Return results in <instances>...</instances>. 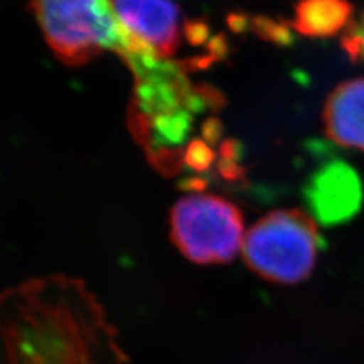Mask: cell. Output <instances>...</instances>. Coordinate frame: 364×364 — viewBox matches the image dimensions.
I'll list each match as a JSON object with an SVG mask.
<instances>
[{
    "label": "cell",
    "instance_id": "6",
    "mask_svg": "<svg viewBox=\"0 0 364 364\" xmlns=\"http://www.w3.org/2000/svg\"><path fill=\"white\" fill-rule=\"evenodd\" d=\"M305 199L317 220L337 225L358 211L363 187L354 168L336 161L316 172L305 188Z\"/></svg>",
    "mask_w": 364,
    "mask_h": 364
},
{
    "label": "cell",
    "instance_id": "8",
    "mask_svg": "<svg viewBox=\"0 0 364 364\" xmlns=\"http://www.w3.org/2000/svg\"><path fill=\"white\" fill-rule=\"evenodd\" d=\"M352 14L349 0H299L291 26L305 37H333L349 26Z\"/></svg>",
    "mask_w": 364,
    "mask_h": 364
},
{
    "label": "cell",
    "instance_id": "2",
    "mask_svg": "<svg viewBox=\"0 0 364 364\" xmlns=\"http://www.w3.org/2000/svg\"><path fill=\"white\" fill-rule=\"evenodd\" d=\"M46 40L70 65L88 63L104 50L122 58L136 44L119 20L111 0H32Z\"/></svg>",
    "mask_w": 364,
    "mask_h": 364
},
{
    "label": "cell",
    "instance_id": "5",
    "mask_svg": "<svg viewBox=\"0 0 364 364\" xmlns=\"http://www.w3.org/2000/svg\"><path fill=\"white\" fill-rule=\"evenodd\" d=\"M129 36L161 58L178 52L182 40L179 8L172 0H111Z\"/></svg>",
    "mask_w": 364,
    "mask_h": 364
},
{
    "label": "cell",
    "instance_id": "9",
    "mask_svg": "<svg viewBox=\"0 0 364 364\" xmlns=\"http://www.w3.org/2000/svg\"><path fill=\"white\" fill-rule=\"evenodd\" d=\"M341 44L352 61H364V14L349 23Z\"/></svg>",
    "mask_w": 364,
    "mask_h": 364
},
{
    "label": "cell",
    "instance_id": "4",
    "mask_svg": "<svg viewBox=\"0 0 364 364\" xmlns=\"http://www.w3.org/2000/svg\"><path fill=\"white\" fill-rule=\"evenodd\" d=\"M170 237L193 263H230L243 247V215L223 198L190 195L179 199L172 210Z\"/></svg>",
    "mask_w": 364,
    "mask_h": 364
},
{
    "label": "cell",
    "instance_id": "1",
    "mask_svg": "<svg viewBox=\"0 0 364 364\" xmlns=\"http://www.w3.org/2000/svg\"><path fill=\"white\" fill-rule=\"evenodd\" d=\"M0 364H128L82 279L33 278L0 293Z\"/></svg>",
    "mask_w": 364,
    "mask_h": 364
},
{
    "label": "cell",
    "instance_id": "7",
    "mask_svg": "<svg viewBox=\"0 0 364 364\" xmlns=\"http://www.w3.org/2000/svg\"><path fill=\"white\" fill-rule=\"evenodd\" d=\"M323 127L337 144L364 151V79L340 84L329 95Z\"/></svg>",
    "mask_w": 364,
    "mask_h": 364
},
{
    "label": "cell",
    "instance_id": "3",
    "mask_svg": "<svg viewBox=\"0 0 364 364\" xmlns=\"http://www.w3.org/2000/svg\"><path fill=\"white\" fill-rule=\"evenodd\" d=\"M322 240L309 214L299 210L273 211L258 220L243 242V257L259 278L296 284L310 277Z\"/></svg>",
    "mask_w": 364,
    "mask_h": 364
}]
</instances>
